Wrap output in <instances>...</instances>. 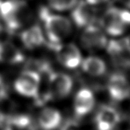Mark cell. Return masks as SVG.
Instances as JSON below:
<instances>
[{
  "label": "cell",
  "instance_id": "5b68a950",
  "mask_svg": "<svg viewBox=\"0 0 130 130\" xmlns=\"http://www.w3.org/2000/svg\"><path fill=\"white\" fill-rule=\"evenodd\" d=\"M73 82L71 78L65 73L52 72L48 77L49 94L56 99H62L71 93Z\"/></svg>",
  "mask_w": 130,
  "mask_h": 130
},
{
  "label": "cell",
  "instance_id": "ac0fdd59",
  "mask_svg": "<svg viewBox=\"0 0 130 130\" xmlns=\"http://www.w3.org/2000/svg\"><path fill=\"white\" fill-rule=\"evenodd\" d=\"M85 1L88 2L89 4H90L95 5V4H101V3L105 2L107 0H85Z\"/></svg>",
  "mask_w": 130,
  "mask_h": 130
},
{
  "label": "cell",
  "instance_id": "7c38bea8",
  "mask_svg": "<svg viewBox=\"0 0 130 130\" xmlns=\"http://www.w3.org/2000/svg\"><path fill=\"white\" fill-rule=\"evenodd\" d=\"M24 56L22 52L12 43L0 42V63L18 64L23 61Z\"/></svg>",
  "mask_w": 130,
  "mask_h": 130
},
{
  "label": "cell",
  "instance_id": "ffe728a7",
  "mask_svg": "<svg viewBox=\"0 0 130 130\" xmlns=\"http://www.w3.org/2000/svg\"><path fill=\"white\" fill-rule=\"evenodd\" d=\"M118 1L124 5L125 7L130 8V0H118Z\"/></svg>",
  "mask_w": 130,
  "mask_h": 130
},
{
  "label": "cell",
  "instance_id": "5bb4252c",
  "mask_svg": "<svg viewBox=\"0 0 130 130\" xmlns=\"http://www.w3.org/2000/svg\"><path fill=\"white\" fill-rule=\"evenodd\" d=\"M61 121V115L58 110L53 108H45L41 111L38 122L40 126L45 130L56 128Z\"/></svg>",
  "mask_w": 130,
  "mask_h": 130
},
{
  "label": "cell",
  "instance_id": "ba28073f",
  "mask_svg": "<svg viewBox=\"0 0 130 130\" xmlns=\"http://www.w3.org/2000/svg\"><path fill=\"white\" fill-rule=\"evenodd\" d=\"M108 90L113 100H124L130 96V84L124 75L116 73L109 78Z\"/></svg>",
  "mask_w": 130,
  "mask_h": 130
},
{
  "label": "cell",
  "instance_id": "3957f363",
  "mask_svg": "<svg viewBox=\"0 0 130 130\" xmlns=\"http://www.w3.org/2000/svg\"><path fill=\"white\" fill-rule=\"evenodd\" d=\"M101 25L111 36L122 35L130 25V12L119 8H109L104 14Z\"/></svg>",
  "mask_w": 130,
  "mask_h": 130
},
{
  "label": "cell",
  "instance_id": "8992f818",
  "mask_svg": "<svg viewBox=\"0 0 130 130\" xmlns=\"http://www.w3.org/2000/svg\"><path fill=\"white\" fill-rule=\"evenodd\" d=\"M56 52V56L61 65L66 68L74 69L81 64V54L74 44H56L53 46Z\"/></svg>",
  "mask_w": 130,
  "mask_h": 130
},
{
  "label": "cell",
  "instance_id": "277c9868",
  "mask_svg": "<svg viewBox=\"0 0 130 130\" xmlns=\"http://www.w3.org/2000/svg\"><path fill=\"white\" fill-rule=\"evenodd\" d=\"M41 86V76L33 71L23 72L15 80L14 88L16 91L26 97L38 96Z\"/></svg>",
  "mask_w": 130,
  "mask_h": 130
},
{
  "label": "cell",
  "instance_id": "7402d4cb",
  "mask_svg": "<svg viewBox=\"0 0 130 130\" xmlns=\"http://www.w3.org/2000/svg\"><path fill=\"white\" fill-rule=\"evenodd\" d=\"M2 3H3V2H2V0H0V5L2 4Z\"/></svg>",
  "mask_w": 130,
  "mask_h": 130
},
{
  "label": "cell",
  "instance_id": "30bf717a",
  "mask_svg": "<svg viewBox=\"0 0 130 130\" xmlns=\"http://www.w3.org/2000/svg\"><path fill=\"white\" fill-rule=\"evenodd\" d=\"M119 113L109 106L101 107L95 118L98 130H112L119 123Z\"/></svg>",
  "mask_w": 130,
  "mask_h": 130
},
{
  "label": "cell",
  "instance_id": "4fadbf2b",
  "mask_svg": "<svg viewBox=\"0 0 130 130\" xmlns=\"http://www.w3.org/2000/svg\"><path fill=\"white\" fill-rule=\"evenodd\" d=\"M21 40L27 48H37L42 46L44 42L42 31L39 26H32L22 33Z\"/></svg>",
  "mask_w": 130,
  "mask_h": 130
},
{
  "label": "cell",
  "instance_id": "9a60e30c",
  "mask_svg": "<svg viewBox=\"0 0 130 130\" xmlns=\"http://www.w3.org/2000/svg\"><path fill=\"white\" fill-rule=\"evenodd\" d=\"M108 51L112 56L115 63L122 66L128 65L130 63V58L127 53H130L126 48L124 43H120L119 42H111L108 45Z\"/></svg>",
  "mask_w": 130,
  "mask_h": 130
},
{
  "label": "cell",
  "instance_id": "2e32d148",
  "mask_svg": "<svg viewBox=\"0 0 130 130\" xmlns=\"http://www.w3.org/2000/svg\"><path fill=\"white\" fill-rule=\"evenodd\" d=\"M83 71L92 76H100L104 74L106 65L103 60L95 56H90L81 61Z\"/></svg>",
  "mask_w": 130,
  "mask_h": 130
},
{
  "label": "cell",
  "instance_id": "e0dca14e",
  "mask_svg": "<svg viewBox=\"0 0 130 130\" xmlns=\"http://www.w3.org/2000/svg\"><path fill=\"white\" fill-rule=\"evenodd\" d=\"M50 6L57 11H66L73 8L78 0H48Z\"/></svg>",
  "mask_w": 130,
  "mask_h": 130
},
{
  "label": "cell",
  "instance_id": "6da1fadb",
  "mask_svg": "<svg viewBox=\"0 0 130 130\" xmlns=\"http://www.w3.org/2000/svg\"><path fill=\"white\" fill-rule=\"evenodd\" d=\"M40 16L44 23L46 33L53 46L66 38L71 32V24L68 18L53 14L45 8L41 10Z\"/></svg>",
  "mask_w": 130,
  "mask_h": 130
},
{
  "label": "cell",
  "instance_id": "7a4b0ae2",
  "mask_svg": "<svg viewBox=\"0 0 130 130\" xmlns=\"http://www.w3.org/2000/svg\"><path fill=\"white\" fill-rule=\"evenodd\" d=\"M2 19L11 30H17L29 20L30 10L23 1L9 0L0 5Z\"/></svg>",
  "mask_w": 130,
  "mask_h": 130
},
{
  "label": "cell",
  "instance_id": "d6986e66",
  "mask_svg": "<svg viewBox=\"0 0 130 130\" xmlns=\"http://www.w3.org/2000/svg\"><path fill=\"white\" fill-rule=\"evenodd\" d=\"M124 45L126 46V48L128 49V51L130 52V34L125 38L124 41Z\"/></svg>",
  "mask_w": 130,
  "mask_h": 130
},
{
  "label": "cell",
  "instance_id": "9c48e42d",
  "mask_svg": "<svg viewBox=\"0 0 130 130\" xmlns=\"http://www.w3.org/2000/svg\"><path fill=\"white\" fill-rule=\"evenodd\" d=\"M96 11L93 4L86 1L77 3L72 12V18L79 27H87L94 23Z\"/></svg>",
  "mask_w": 130,
  "mask_h": 130
},
{
  "label": "cell",
  "instance_id": "44dd1931",
  "mask_svg": "<svg viewBox=\"0 0 130 130\" xmlns=\"http://www.w3.org/2000/svg\"><path fill=\"white\" fill-rule=\"evenodd\" d=\"M2 29H3V25H2V23H1V21H0V33H1V31H2Z\"/></svg>",
  "mask_w": 130,
  "mask_h": 130
},
{
  "label": "cell",
  "instance_id": "8fae6325",
  "mask_svg": "<svg viewBox=\"0 0 130 130\" xmlns=\"http://www.w3.org/2000/svg\"><path fill=\"white\" fill-rule=\"evenodd\" d=\"M94 97L92 92L87 89H82L75 95L74 109L78 116H84L93 109Z\"/></svg>",
  "mask_w": 130,
  "mask_h": 130
},
{
  "label": "cell",
  "instance_id": "52a82bcc",
  "mask_svg": "<svg viewBox=\"0 0 130 130\" xmlns=\"http://www.w3.org/2000/svg\"><path fill=\"white\" fill-rule=\"evenodd\" d=\"M81 43L87 50L98 51L106 46L107 38L100 28L91 24L85 27L82 33Z\"/></svg>",
  "mask_w": 130,
  "mask_h": 130
}]
</instances>
